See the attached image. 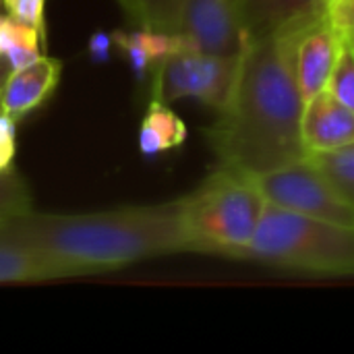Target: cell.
I'll return each instance as SVG.
<instances>
[{"label":"cell","mask_w":354,"mask_h":354,"mask_svg":"<svg viewBox=\"0 0 354 354\" xmlns=\"http://www.w3.org/2000/svg\"><path fill=\"white\" fill-rule=\"evenodd\" d=\"M303 110L290 37L276 33L247 39L232 95L205 137L220 166L259 176L307 156Z\"/></svg>","instance_id":"1"},{"label":"cell","mask_w":354,"mask_h":354,"mask_svg":"<svg viewBox=\"0 0 354 354\" xmlns=\"http://www.w3.org/2000/svg\"><path fill=\"white\" fill-rule=\"evenodd\" d=\"M0 234L77 268L83 276L191 253L183 197L91 214H33L0 222Z\"/></svg>","instance_id":"2"},{"label":"cell","mask_w":354,"mask_h":354,"mask_svg":"<svg viewBox=\"0 0 354 354\" xmlns=\"http://www.w3.org/2000/svg\"><path fill=\"white\" fill-rule=\"evenodd\" d=\"M234 259L322 276H353L354 226L301 216L268 203L255 234Z\"/></svg>","instance_id":"3"},{"label":"cell","mask_w":354,"mask_h":354,"mask_svg":"<svg viewBox=\"0 0 354 354\" xmlns=\"http://www.w3.org/2000/svg\"><path fill=\"white\" fill-rule=\"evenodd\" d=\"M266 205L253 176L218 164L193 193L183 197L191 253L234 259L255 234Z\"/></svg>","instance_id":"4"},{"label":"cell","mask_w":354,"mask_h":354,"mask_svg":"<svg viewBox=\"0 0 354 354\" xmlns=\"http://www.w3.org/2000/svg\"><path fill=\"white\" fill-rule=\"evenodd\" d=\"M241 54L224 56L193 50L162 60L149 73L151 100L172 104L191 97L216 112L224 110L239 77Z\"/></svg>","instance_id":"5"},{"label":"cell","mask_w":354,"mask_h":354,"mask_svg":"<svg viewBox=\"0 0 354 354\" xmlns=\"http://www.w3.org/2000/svg\"><path fill=\"white\" fill-rule=\"evenodd\" d=\"M270 205L301 216L354 226V203L305 156L274 172L253 176Z\"/></svg>","instance_id":"6"},{"label":"cell","mask_w":354,"mask_h":354,"mask_svg":"<svg viewBox=\"0 0 354 354\" xmlns=\"http://www.w3.org/2000/svg\"><path fill=\"white\" fill-rule=\"evenodd\" d=\"M284 33L290 37V58L297 85L307 102L328 87L344 35L334 27L328 12Z\"/></svg>","instance_id":"7"},{"label":"cell","mask_w":354,"mask_h":354,"mask_svg":"<svg viewBox=\"0 0 354 354\" xmlns=\"http://www.w3.org/2000/svg\"><path fill=\"white\" fill-rule=\"evenodd\" d=\"M174 31L199 52L236 56L247 44L234 0H185Z\"/></svg>","instance_id":"8"},{"label":"cell","mask_w":354,"mask_h":354,"mask_svg":"<svg viewBox=\"0 0 354 354\" xmlns=\"http://www.w3.org/2000/svg\"><path fill=\"white\" fill-rule=\"evenodd\" d=\"M60 77L62 60L44 54L27 66L10 71L0 91L2 112L8 114L15 122H21L52 97Z\"/></svg>","instance_id":"9"},{"label":"cell","mask_w":354,"mask_h":354,"mask_svg":"<svg viewBox=\"0 0 354 354\" xmlns=\"http://www.w3.org/2000/svg\"><path fill=\"white\" fill-rule=\"evenodd\" d=\"M301 133L307 156L346 147L354 143V112L324 89L305 102Z\"/></svg>","instance_id":"10"},{"label":"cell","mask_w":354,"mask_h":354,"mask_svg":"<svg viewBox=\"0 0 354 354\" xmlns=\"http://www.w3.org/2000/svg\"><path fill=\"white\" fill-rule=\"evenodd\" d=\"M247 39L297 29L328 12L326 0H234Z\"/></svg>","instance_id":"11"},{"label":"cell","mask_w":354,"mask_h":354,"mask_svg":"<svg viewBox=\"0 0 354 354\" xmlns=\"http://www.w3.org/2000/svg\"><path fill=\"white\" fill-rule=\"evenodd\" d=\"M112 41L129 62L137 81L147 79V75L166 58L183 52H193L189 39L178 31H160L149 27L118 29L112 31Z\"/></svg>","instance_id":"12"},{"label":"cell","mask_w":354,"mask_h":354,"mask_svg":"<svg viewBox=\"0 0 354 354\" xmlns=\"http://www.w3.org/2000/svg\"><path fill=\"white\" fill-rule=\"evenodd\" d=\"M83 276L77 268L0 234V284Z\"/></svg>","instance_id":"13"},{"label":"cell","mask_w":354,"mask_h":354,"mask_svg":"<svg viewBox=\"0 0 354 354\" xmlns=\"http://www.w3.org/2000/svg\"><path fill=\"white\" fill-rule=\"evenodd\" d=\"M185 141H187L185 120L170 108V104L151 100L139 127L141 153L153 158L158 153L180 147Z\"/></svg>","instance_id":"14"},{"label":"cell","mask_w":354,"mask_h":354,"mask_svg":"<svg viewBox=\"0 0 354 354\" xmlns=\"http://www.w3.org/2000/svg\"><path fill=\"white\" fill-rule=\"evenodd\" d=\"M41 50H46V46L33 27L10 15H0V58H4L12 71L35 62Z\"/></svg>","instance_id":"15"},{"label":"cell","mask_w":354,"mask_h":354,"mask_svg":"<svg viewBox=\"0 0 354 354\" xmlns=\"http://www.w3.org/2000/svg\"><path fill=\"white\" fill-rule=\"evenodd\" d=\"M307 158L354 203V143L326 153H311Z\"/></svg>","instance_id":"16"},{"label":"cell","mask_w":354,"mask_h":354,"mask_svg":"<svg viewBox=\"0 0 354 354\" xmlns=\"http://www.w3.org/2000/svg\"><path fill=\"white\" fill-rule=\"evenodd\" d=\"M31 212V191L25 178L12 168L0 174V222Z\"/></svg>","instance_id":"17"},{"label":"cell","mask_w":354,"mask_h":354,"mask_svg":"<svg viewBox=\"0 0 354 354\" xmlns=\"http://www.w3.org/2000/svg\"><path fill=\"white\" fill-rule=\"evenodd\" d=\"M340 104L351 108L354 112V48L351 39L344 37L338 60L334 64V71L330 75L328 87H326Z\"/></svg>","instance_id":"18"},{"label":"cell","mask_w":354,"mask_h":354,"mask_svg":"<svg viewBox=\"0 0 354 354\" xmlns=\"http://www.w3.org/2000/svg\"><path fill=\"white\" fill-rule=\"evenodd\" d=\"M185 0H139L137 17L133 23L139 27L174 31Z\"/></svg>","instance_id":"19"},{"label":"cell","mask_w":354,"mask_h":354,"mask_svg":"<svg viewBox=\"0 0 354 354\" xmlns=\"http://www.w3.org/2000/svg\"><path fill=\"white\" fill-rule=\"evenodd\" d=\"M6 15L12 19L33 27L39 35L44 46L48 48V27H46V0H2Z\"/></svg>","instance_id":"20"},{"label":"cell","mask_w":354,"mask_h":354,"mask_svg":"<svg viewBox=\"0 0 354 354\" xmlns=\"http://www.w3.org/2000/svg\"><path fill=\"white\" fill-rule=\"evenodd\" d=\"M17 124L8 114L0 110V174L12 170L17 156Z\"/></svg>","instance_id":"21"},{"label":"cell","mask_w":354,"mask_h":354,"mask_svg":"<svg viewBox=\"0 0 354 354\" xmlns=\"http://www.w3.org/2000/svg\"><path fill=\"white\" fill-rule=\"evenodd\" d=\"M330 21L334 27L344 35V37H354V0H336L328 8Z\"/></svg>","instance_id":"22"},{"label":"cell","mask_w":354,"mask_h":354,"mask_svg":"<svg viewBox=\"0 0 354 354\" xmlns=\"http://www.w3.org/2000/svg\"><path fill=\"white\" fill-rule=\"evenodd\" d=\"M112 48H114L112 33L95 31L87 41V54L91 56L93 62H106L112 54Z\"/></svg>","instance_id":"23"},{"label":"cell","mask_w":354,"mask_h":354,"mask_svg":"<svg viewBox=\"0 0 354 354\" xmlns=\"http://www.w3.org/2000/svg\"><path fill=\"white\" fill-rule=\"evenodd\" d=\"M118 2H120L122 10L129 15V19H131V21H135V17H137V8H139V0H118Z\"/></svg>","instance_id":"24"},{"label":"cell","mask_w":354,"mask_h":354,"mask_svg":"<svg viewBox=\"0 0 354 354\" xmlns=\"http://www.w3.org/2000/svg\"><path fill=\"white\" fill-rule=\"evenodd\" d=\"M10 64L4 60V58H0V91H2V87H4V83H6V79H8V75H10Z\"/></svg>","instance_id":"25"},{"label":"cell","mask_w":354,"mask_h":354,"mask_svg":"<svg viewBox=\"0 0 354 354\" xmlns=\"http://www.w3.org/2000/svg\"><path fill=\"white\" fill-rule=\"evenodd\" d=\"M334 2H336V0H326V6H328V8H330V6H332V4H334Z\"/></svg>","instance_id":"26"},{"label":"cell","mask_w":354,"mask_h":354,"mask_svg":"<svg viewBox=\"0 0 354 354\" xmlns=\"http://www.w3.org/2000/svg\"><path fill=\"white\" fill-rule=\"evenodd\" d=\"M346 39H351V37H346ZM351 44H353V48H354V37H353V39H351Z\"/></svg>","instance_id":"27"},{"label":"cell","mask_w":354,"mask_h":354,"mask_svg":"<svg viewBox=\"0 0 354 354\" xmlns=\"http://www.w3.org/2000/svg\"><path fill=\"white\" fill-rule=\"evenodd\" d=\"M0 2H2V0H0Z\"/></svg>","instance_id":"28"},{"label":"cell","mask_w":354,"mask_h":354,"mask_svg":"<svg viewBox=\"0 0 354 354\" xmlns=\"http://www.w3.org/2000/svg\"><path fill=\"white\" fill-rule=\"evenodd\" d=\"M0 110H2V108H0Z\"/></svg>","instance_id":"29"}]
</instances>
